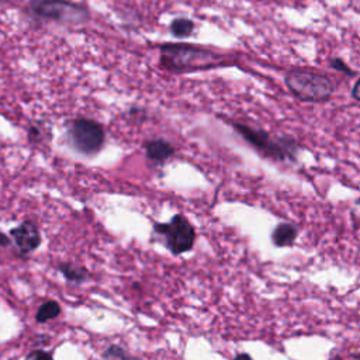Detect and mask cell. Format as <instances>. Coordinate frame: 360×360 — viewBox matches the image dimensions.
<instances>
[{
    "label": "cell",
    "instance_id": "10",
    "mask_svg": "<svg viewBox=\"0 0 360 360\" xmlns=\"http://www.w3.org/2000/svg\"><path fill=\"white\" fill-rule=\"evenodd\" d=\"M58 270L65 276V278L70 283H83L89 278V271L86 267L73 264V263H59Z\"/></svg>",
    "mask_w": 360,
    "mask_h": 360
},
{
    "label": "cell",
    "instance_id": "13",
    "mask_svg": "<svg viewBox=\"0 0 360 360\" xmlns=\"http://www.w3.org/2000/svg\"><path fill=\"white\" fill-rule=\"evenodd\" d=\"M103 360H142L136 356H132L125 349L118 345H110L101 354Z\"/></svg>",
    "mask_w": 360,
    "mask_h": 360
},
{
    "label": "cell",
    "instance_id": "8",
    "mask_svg": "<svg viewBox=\"0 0 360 360\" xmlns=\"http://www.w3.org/2000/svg\"><path fill=\"white\" fill-rule=\"evenodd\" d=\"M146 156L153 163H163L173 156L174 148L165 139H152L145 143Z\"/></svg>",
    "mask_w": 360,
    "mask_h": 360
},
{
    "label": "cell",
    "instance_id": "14",
    "mask_svg": "<svg viewBox=\"0 0 360 360\" xmlns=\"http://www.w3.org/2000/svg\"><path fill=\"white\" fill-rule=\"evenodd\" d=\"M25 360H53V357L45 350H34L25 357Z\"/></svg>",
    "mask_w": 360,
    "mask_h": 360
},
{
    "label": "cell",
    "instance_id": "4",
    "mask_svg": "<svg viewBox=\"0 0 360 360\" xmlns=\"http://www.w3.org/2000/svg\"><path fill=\"white\" fill-rule=\"evenodd\" d=\"M68 139L75 150L86 156H93L101 150L105 132L98 122L89 118H77L69 125Z\"/></svg>",
    "mask_w": 360,
    "mask_h": 360
},
{
    "label": "cell",
    "instance_id": "19",
    "mask_svg": "<svg viewBox=\"0 0 360 360\" xmlns=\"http://www.w3.org/2000/svg\"><path fill=\"white\" fill-rule=\"evenodd\" d=\"M232 360H252V357L248 353H239Z\"/></svg>",
    "mask_w": 360,
    "mask_h": 360
},
{
    "label": "cell",
    "instance_id": "3",
    "mask_svg": "<svg viewBox=\"0 0 360 360\" xmlns=\"http://www.w3.org/2000/svg\"><path fill=\"white\" fill-rule=\"evenodd\" d=\"M233 128L242 138L250 143L263 156L274 160H285L292 158L297 150V143L290 138H274L263 129L252 128L245 124L233 122Z\"/></svg>",
    "mask_w": 360,
    "mask_h": 360
},
{
    "label": "cell",
    "instance_id": "18",
    "mask_svg": "<svg viewBox=\"0 0 360 360\" xmlns=\"http://www.w3.org/2000/svg\"><path fill=\"white\" fill-rule=\"evenodd\" d=\"M10 243H11L10 238H8L6 233L0 232V246H8Z\"/></svg>",
    "mask_w": 360,
    "mask_h": 360
},
{
    "label": "cell",
    "instance_id": "20",
    "mask_svg": "<svg viewBox=\"0 0 360 360\" xmlns=\"http://www.w3.org/2000/svg\"><path fill=\"white\" fill-rule=\"evenodd\" d=\"M356 207H357V210H360V200H357V201H356ZM357 218H359V221H360V214H359V217H357Z\"/></svg>",
    "mask_w": 360,
    "mask_h": 360
},
{
    "label": "cell",
    "instance_id": "6",
    "mask_svg": "<svg viewBox=\"0 0 360 360\" xmlns=\"http://www.w3.org/2000/svg\"><path fill=\"white\" fill-rule=\"evenodd\" d=\"M155 232L163 238L166 248L173 255L188 252L195 240L193 225L181 214L174 215L166 224H155Z\"/></svg>",
    "mask_w": 360,
    "mask_h": 360
},
{
    "label": "cell",
    "instance_id": "11",
    "mask_svg": "<svg viewBox=\"0 0 360 360\" xmlns=\"http://www.w3.org/2000/svg\"><path fill=\"white\" fill-rule=\"evenodd\" d=\"M59 314H60V305H59L56 301L49 300V301H45V302L38 308V311H37V314H35V319H37V322L44 323V322H46V321H49V319L56 318Z\"/></svg>",
    "mask_w": 360,
    "mask_h": 360
},
{
    "label": "cell",
    "instance_id": "7",
    "mask_svg": "<svg viewBox=\"0 0 360 360\" xmlns=\"http://www.w3.org/2000/svg\"><path fill=\"white\" fill-rule=\"evenodd\" d=\"M10 235L22 255L35 250L41 245V233L32 221H24L10 231Z\"/></svg>",
    "mask_w": 360,
    "mask_h": 360
},
{
    "label": "cell",
    "instance_id": "17",
    "mask_svg": "<svg viewBox=\"0 0 360 360\" xmlns=\"http://www.w3.org/2000/svg\"><path fill=\"white\" fill-rule=\"evenodd\" d=\"M352 96H353V98L360 101V79L354 83V86L352 89Z\"/></svg>",
    "mask_w": 360,
    "mask_h": 360
},
{
    "label": "cell",
    "instance_id": "2",
    "mask_svg": "<svg viewBox=\"0 0 360 360\" xmlns=\"http://www.w3.org/2000/svg\"><path fill=\"white\" fill-rule=\"evenodd\" d=\"M288 90L302 101H325L335 91V82L326 75L305 69H294L285 75Z\"/></svg>",
    "mask_w": 360,
    "mask_h": 360
},
{
    "label": "cell",
    "instance_id": "1",
    "mask_svg": "<svg viewBox=\"0 0 360 360\" xmlns=\"http://www.w3.org/2000/svg\"><path fill=\"white\" fill-rule=\"evenodd\" d=\"M232 63L222 55L188 44H165L160 46V66L170 72L212 69Z\"/></svg>",
    "mask_w": 360,
    "mask_h": 360
},
{
    "label": "cell",
    "instance_id": "9",
    "mask_svg": "<svg viewBox=\"0 0 360 360\" xmlns=\"http://www.w3.org/2000/svg\"><path fill=\"white\" fill-rule=\"evenodd\" d=\"M298 229L290 222L278 224L274 231L271 232V242L276 246H290L297 239Z\"/></svg>",
    "mask_w": 360,
    "mask_h": 360
},
{
    "label": "cell",
    "instance_id": "15",
    "mask_svg": "<svg viewBox=\"0 0 360 360\" xmlns=\"http://www.w3.org/2000/svg\"><path fill=\"white\" fill-rule=\"evenodd\" d=\"M330 65H332V68H333V69H336V70L345 72V73H347V75H353V72L349 69V66H347L342 59L335 58V59H332V60H330Z\"/></svg>",
    "mask_w": 360,
    "mask_h": 360
},
{
    "label": "cell",
    "instance_id": "16",
    "mask_svg": "<svg viewBox=\"0 0 360 360\" xmlns=\"http://www.w3.org/2000/svg\"><path fill=\"white\" fill-rule=\"evenodd\" d=\"M28 138H30V141H38L39 138H41V132H39V129L37 128V127H31L30 128V132H28Z\"/></svg>",
    "mask_w": 360,
    "mask_h": 360
},
{
    "label": "cell",
    "instance_id": "5",
    "mask_svg": "<svg viewBox=\"0 0 360 360\" xmlns=\"http://www.w3.org/2000/svg\"><path fill=\"white\" fill-rule=\"evenodd\" d=\"M28 10L38 18L66 24H80L89 20V13L86 8L68 0H31Z\"/></svg>",
    "mask_w": 360,
    "mask_h": 360
},
{
    "label": "cell",
    "instance_id": "12",
    "mask_svg": "<svg viewBox=\"0 0 360 360\" xmlns=\"http://www.w3.org/2000/svg\"><path fill=\"white\" fill-rule=\"evenodd\" d=\"M170 31L177 38H186L194 31V22L186 17L174 18L170 24Z\"/></svg>",
    "mask_w": 360,
    "mask_h": 360
}]
</instances>
